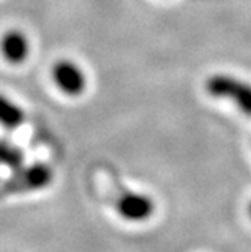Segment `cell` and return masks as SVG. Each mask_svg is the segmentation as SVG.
Returning <instances> with one entry per match:
<instances>
[{"label":"cell","mask_w":251,"mask_h":252,"mask_svg":"<svg viewBox=\"0 0 251 252\" xmlns=\"http://www.w3.org/2000/svg\"><path fill=\"white\" fill-rule=\"evenodd\" d=\"M204 89L211 97L230 101L241 113L251 117V83L229 74H214L204 82Z\"/></svg>","instance_id":"obj_1"},{"label":"cell","mask_w":251,"mask_h":252,"mask_svg":"<svg viewBox=\"0 0 251 252\" xmlns=\"http://www.w3.org/2000/svg\"><path fill=\"white\" fill-rule=\"evenodd\" d=\"M55 178L53 169L42 162L31 165H21L11 171V175L3 183V190L6 193H28L47 189Z\"/></svg>","instance_id":"obj_2"},{"label":"cell","mask_w":251,"mask_h":252,"mask_svg":"<svg viewBox=\"0 0 251 252\" xmlns=\"http://www.w3.org/2000/svg\"><path fill=\"white\" fill-rule=\"evenodd\" d=\"M117 213L127 222H145L156 210L151 196L143 192H123L115 202Z\"/></svg>","instance_id":"obj_3"},{"label":"cell","mask_w":251,"mask_h":252,"mask_svg":"<svg viewBox=\"0 0 251 252\" xmlns=\"http://www.w3.org/2000/svg\"><path fill=\"white\" fill-rule=\"evenodd\" d=\"M52 79L65 95L77 97L86 89V76L83 70L70 59H61L53 65Z\"/></svg>","instance_id":"obj_4"},{"label":"cell","mask_w":251,"mask_h":252,"mask_svg":"<svg viewBox=\"0 0 251 252\" xmlns=\"http://www.w3.org/2000/svg\"><path fill=\"white\" fill-rule=\"evenodd\" d=\"M31 52L28 36L21 31H8L0 38V53L12 65H18L26 61Z\"/></svg>","instance_id":"obj_5"},{"label":"cell","mask_w":251,"mask_h":252,"mask_svg":"<svg viewBox=\"0 0 251 252\" xmlns=\"http://www.w3.org/2000/svg\"><path fill=\"white\" fill-rule=\"evenodd\" d=\"M26 121V113L20 104L0 94V126L6 130H17Z\"/></svg>","instance_id":"obj_6"},{"label":"cell","mask_w":251,"mask_h":252,"mask_svg":"<svg viewBox=\"0 0 251 252\" xmlns=\"http://www.w3.org/2000/svg\"><path fill=\"white\" fill-rule=\"evenodd\" d=\"M25 151L9 139H0V166L11 171L25 165Z\"/></svg>","instance_id":"obj_7"},{"label":"cell","mask_w":251,"mask_h":252,"mask_svg":"<svg viewBox=\"0 0 251 252\" xmlns=\"http://www.w3.org/2000/svg\"><path fill=\"white\" fill-rule=\"evenodd\" d=\"M248 213H250V216H251V202H250V205H248Z\"/></svg>","instance_id":"obj_8"}]
</instances>
